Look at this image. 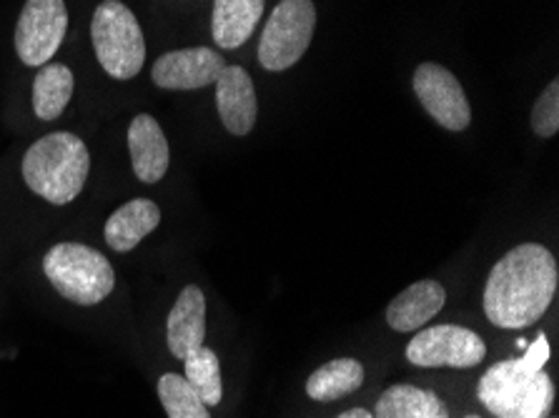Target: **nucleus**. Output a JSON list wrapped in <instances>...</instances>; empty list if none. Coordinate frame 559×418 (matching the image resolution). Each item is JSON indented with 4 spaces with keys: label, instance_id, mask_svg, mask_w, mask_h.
Instances as JSON below:
<instances>
[{
    "label": "nucleus",
    "instance_id": "obj_4",
    "mask_svg": "<svg viewBox=\"0 0 559 418\" xmlns=\"http://www.w3.org/2000/svg\"><path fill=\"white\" fill-rule=\"evenodd\" d=\"M50 286L75 306H96L111 296L116 271L104 253L83 243H56L44 255Z\"/></svg>",
    "mask_w": 559,
    "mask_h": 418
},
{
    "label": "nucleus",
    "instance_id": "obj_11",
    "mask_svg": "<svg viewBox=\"0 0 559 418\" xmlns=\"http://www.w3.org/2000/svg\"><path fill=\"white\" fill-rule=\"evenodd\" d=\"M216 108L224 128L231 135H249L259 118L257 88L251 75L241 65H226L222 79L216 81Z\"/></svg>",
    "mask_w": 559,
    "mask_h": 418
},
{
    "label": "nucleus",
    "instance_id": "obj_23",
    "mask_svg": "<svg viewBox=\"0 0 559 418\" xmlns=\"http://www.w3.org/2000/svg\"><path fill=\"white\" fill-rule=\"evenodd\" d=\"M336 418H374V416H371V411H367V408H349V411L338 414Z\"/></svg>",
    "mask_w": 559,
    "mask_h": 418
},
{
    "label": "nucleus",
    "instance_id": "obj_5",
    "mask_svg": "<svg viewBox=\"0 0 559 418\" xmlns=\"http://www.w3.org/2000/svg\"><path fill=\"white\" fill-rule=\"evenodd\" d=\"M91 40L104 71L116 81L139 75L146 61V40L141 23L121 0H104L91 21Z\"/></svg>",
    "mask_w": 559,
    "mask_h": 418
},
{
    "label": "nucleus",
    "instance_id": "obj_25",
    "mask_svg": "<svg viewBox=\"0 0 559 418\" xmlns=\"http://www.w3.org/2000/svg\"><path fill=\"white\" fill-rule=\"evenodd\" d=\"M549 418H555V416H549Z\"/></svg>",
    "mask_w": 559,
    "mask_h": 418
},
{
    "label": "nucleus",
    "instance_id": "obj_3",
    "mask_svg": "<svg viewBox=\"0 0 559 418\" xmlns=\"http://www.w3.org/2000/svg\"><path fill=\"white\" fill-rule=\"evenodd\" d=\"M23 181L53 206L75 201L88 181L91 153L75 133L56 131L38 139L23 156Z\"/></svg>",
    "mask_w": 559,
    "mask_h": 418
},
{
    "label": "nucleus",
    "instance_id": "obj_22",
    "mask_svg": "<svg viewBox=\"0 0 559 418\" xmlns=\"http://www.w3.org/2000/svg\"><path fill=\"white\" fill-rule=\"evenodd\" d=\"M532 131L539 139H552L559 131V81H549L545 91L539 93V98L532 106Z\"/></svg>",
    "mask_w": 559,
    "mask_h": 418
},
{
    "label": "nucleus",
    "instance_id": "obj_10",
    "mask_svg": "<svg viewBox=\"0 0 559 418\" xmlns=\"http://www.w3.org/2000/svg\"><path fill=\"white\" fill-rule=\"evenodd\" d=\"M224 71V56L201 46L164 53L151 68V79L164 91H197L216 83Z\"/></svg>",
    "mask_w": 559,
    "mask_h": 418
},
{
    "label": "nucleus",
    "instance_id": "obj_21",
    "mask_svg": "<svg viewBox=\"0 0 559 418\" xmlns=\"http://www.w3.org/2000/svg\"><path fill=\"white\" fill-rule=\"evenodd\" d=\"M158 398L168 418H211L209 406L179 373H164L158 379Z\"/></svg>",
    "mask_w": 559,
    "mask_h": 418
},
{
    "label": "nucleus",
    "instance_id": "obj_19",
    "mask_svg": "<svg viewBox=\"0 0 559 418\" xmlns=\"http://www.w3.org/2000/svg\"><path fill=\"white\" fill-rule=\"evenodd\" d=\"M75 79L63 63H46L33 81V110L40 121H56L71 104Z\"/></svg>",
    "mask_w": 559,
    "mask_h": 418
},
{
    "label": "nucleus",
    "instance_id": "obj_14",
    "mask_svg": "<svg viewBox=\"0 0 559 418\" xmlns=\"http://www.w3.org/2000/svg\"><path fill=\"white\" fill-rule=\"evenodd\" d=\"M129 151L133 174L143 183H158L166 176L171 151L164 135V128L154 116L141 114L129 126Z\"/></svg>",
    "mask_w": 559,
    "mask_h": 418
},
{
    "label": "nucleus",
    "instance_id": "obj_17",
    "mask_svg": "<svg viewBox=\"0 0 559 418\" xmlns=\"http://www.w3.org/2000/svg\"><path fill=\"white\" fill-rule=\"evenodd\" d=\"M374 418H449V408L435 391L414 386V383H394L379 396Z\"/></svg>",
    "mask_w": 559,
    "mask_h": 418
},
{
    "label": "nucleus",
    "instance_id": "obj_9",
    "mask_svg": "<svg viewBox=\"0 0 559 418\" xmlns=\"http://www.w3.org/2000/svg\"><path fill=\"white\" fill-rule=\"evenodd\" d=\"M412 85L419 104L439 126L452 133L467 131L472 123V108L467 93L452 71H447L439 63H421L414 71Z\"/></svg>",
    "mask_w": 559,
    "mask_h": 418
},
{
    "label": "nucleus",
    "instance_id": "obj_8",
    "mask_svg": "<svg viewBox=\"0 0 559 418\" xmlns=\"http://www.w3.org/2000/svg\"><path fill=\"white\" fill-rule=\"evenodd\" d=\"M68 31L63 0H25L15 25V53L31 68L50 63Z\"/></svg>",
    "mask_w": 559,
    "mask_h": 418
},
{
    "label": "nucleus",
    "instance_id": "obj_16",
    "mask_svg": "<svg viewBox=\"0 0 559 418\" xmlns=\"http://www.w3.org/2000/svg\"><path fill=\"white\" fill-rule=\"evenodd\" d=\"M266 0H214L211 36L224 50L241 48L264 15Z\"/></svg>",
    "mask_w": 559,
    "mask_h": 418
},
{
    "label": "nucleus",
    "instance_id": "obj_1",
    "mask_svg": "<svg viewBox=\"0 0 559 418\" xmlns=\"http://www.w3.org/2000/svg\"><path fill=\"white\" fill-rule=\"evenodd\" d=\"M559 268L552 251L542 243H522L507 251L489 271L481 306L497 329L535 326L557 296Z\"/></svg>",
    "mask_w": 559,
    "mask_h": 418
},
{
    "label": "nucleus",
    "instance_id": "obj_24",
    "mask_svg": "<svg viewBox=\"0 0 559 418\" xmlns=\"http://www.w3.org/2000/svg\"><path fill=\"white\" fill-rule=\"evenodd\" d=\"M464 418H481V416H477V414H469V416H464Z\"/></svg>",
    "mask_w": 559,
    "mask_h": 418
},
{
    "label": "nucleus",
    "instance_id": "obj_13",
    "mask_svg": "<svg viewBox=\"0 0 559 418\" xmlns=\"http://www.w3.org/2000/svg\"><path fill=\"white\" fill-rule=\"evenodd\" d=\"M447 291L435 278H425L404 288L400 296L386 306V323L396 334L425 329L435 315L444 309Z\"/></svg>",
    "mask_w": 559,
    "mask_h": 418
},
{
    "label": "nucleus",
    "instance_id": "obj_20",
    "mask_svg": "<svg viewBox=\"0 0 559 418\" xmlns=\"http://www.w3.org/2000/svg\"><path fill=\"white\" fill-rule=\"evenodd\" d=\"M183 379L197 391L203 404L209 408L218 406L224 398V381H222V363H218L216 351L201 346L197 351L183 358Z\"/></svg>",
    "mask_w": 559,
    "mask_h": 418
},
{
    "label": "nucleus",
    "instance_id": "obj_6",
    "mask_svg": "<svg viewBox=\"0 0 559 418\" xmlns=\"http://www.w3.org/2000/svg\"><path fill=\"white\" fill-rule=\"evenodd\" d=\"M317 31L313 0H282L271 11L259 40V63L264 71H289L307 53Z\"/></svg>",
    "mask_w": 559,
    "mask_h": 418
},
{
    "label": "nucleus",
    "instance_id": "obj_18",
    "mask_svg": "<svg viewBox=\"0 0 559 418\" xmlns=\"http://www.w3.org/2000/svg\"><path fill=\"white\" fill-rule=\"evenodd\" d=\"M364 383V366L357 358H334L324 366H319L307 381V396L319 404L338 401L352 396Z\"/></svg>",
    "mask_w": 559,
    "mask_h": 418
},
{
    "label": "nucleus",
    "instance_id": "obj_7",
    "mask_svg": "<svg viewBox=\"0 0 559 418\" xmlns=\"http://www.w3.org/2000/svg\"><path fill=\"white\" fill-rule=\"evenodd\" d=\"M485 356L487 344L477 331L454 323L419 329L406 346V361L419 369H474Z\"/></svg>",
    "mask_w": 559,
    "mask_h": 418
},
{
    "label": "nucleus",
    "instance_id": "obj_2",
    "mask_svg": "<svg viewBox=\"0 0 559 418\" xmlns=\"http://www.w3.org/2000/svg\"><path fill=\"white\" fill-rule=\"evenodd\" d=\"M549 341L539 334L520 358H504L481 373L477 398L495 418H547L555 404V383L545 371Z\"/></svg>",
    "mask_w": 559,
    "mask_h": 418
},
{
    "label": "nucleus",
    "instance_id": "obj_12",
    "mask_svg": "<svg viewBox=\"0 0 559 418\" xmlns=\"http://www.w3.org/2000/svg\"><path fill=\"white\" fill-rule=\"evenodd\" d=\"M206 338V296L199 286H186L176 298L166 321V344L174 358L183 361L186 356L203 346Z\"/></svg>",
    "mask_w": 559,
    "mask_h": 418
},
{
    "label": "nucleus",
    "instance_id": "obj_15",
    "mask_svg": "<svg viewBox=\"0 0 559 418\" xmlns=\"http://www.w3.org/2000/svg\"><path fill=\"white\" fill-rule=\"evenodd\" d=\"M160 224V208L148 199H133L106 220V243L118 253H129Z\"/></svg>",
    "mask_w": 559,
    "mask_h": 418
}]
</instances>
